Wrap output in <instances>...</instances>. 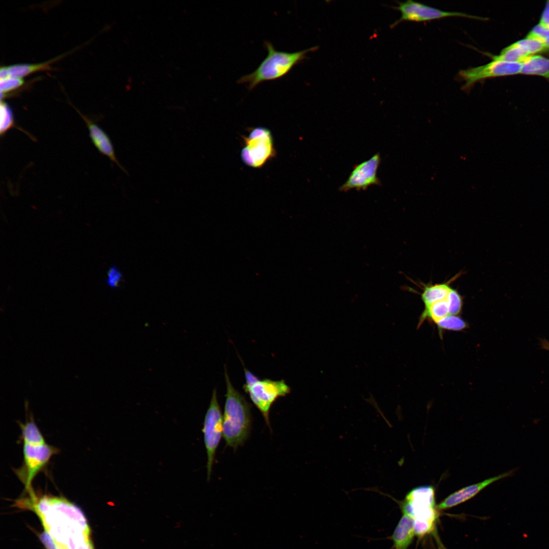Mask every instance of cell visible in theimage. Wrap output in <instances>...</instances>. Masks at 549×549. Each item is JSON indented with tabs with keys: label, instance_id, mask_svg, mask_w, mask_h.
Returning a JSON list of instances; mask_svg holds the SVG:
<instances>
[{
	"label": "cell",
	"instance_id": "1",
	"mask_svg": "<svg viewBox=\"0 0 549 549\" xmlns=\"http://www.w3.org/2000/svg\"><path fill=\"white\" fill-rule=\"evenodd\" d=\"M226 400L223 416V436L226 445L236 449L248 439L251 428V406L245 396L233 386L226 367Z\"/></svg>",
	"mask_w": 549,
	"mask_h": 549
},
{
	"label": "cell",
	"instance_id": "2",
	"mask_svg": "<svg viewBox=\"0 0 549 549\" xmlns=\"http://www.w3.org/2000/svg\"><path fill=\"white\" fill-rule=\"evenodd\" d=\"M267 55L252 73L240 77L237 82L245 83L251 90L259 84L280 79L287 74L296 65L306 58L308 53L316 51L318 46L294 52L278 51L269 41L264 42Z\"/></svg>",
	"mask_w": 549,
	"mask_h": 549
},
{
	"label": "cell",
	"instance_id": "3",
	"mask_svg": "<svg viewBox=\"0 0 549 549\" xmlns=\"http://www.w3.org/2000/svg\"><path fill=\"white\" fill-rule=\"evenodd\" d=\"M400 505L402 513L413 518L416 536H424L434 528L438 517V508L433 486L423 485L412 489Z\"/></svg>",
	"mask_w": 549,
	"mask_h": 549
},
{
	"label": "cell",
	"instance_id": "4",
	"mask_svg": "<svg viewBox=\"0 0 549 549\" xmlns=\"http://www.w3.org/2000/svg\"><path fill=\"white\" fill-rule=\"evenodd\" d=\"M243 368L246 381L243 389L269 425L270 408L278 399L289 394L290 388L284 380L260 379L246 368Z\"/></svg>",
	"mask_w": 549,
	"mask_h": 549
},
{
	"label": "cell",
	"instance_id": "5",
	"mask_svg": "<svg viewBox=\"0 0 549 549\" xmlns=\"http://www.w3.org/2000/svg\"><path fill=\"white\" fill-rule=\"evenodd\" d=\"M58 452V448L47 443L38 445L23 444V463L19 468L14 470V472L24 484L26 492L33 489L32 482L35 477Z\"/></svg>",
	"mask_w": 549,
	"mask_h": 549
},
{
	"label": "cell",
	"instance_id": "6",
	"mask_svg": "<svg viewBox=\"0 0 549 549\" xmlns=\"http://www.w3.org/2000/svg\"><path fill=\"white\" fill-rule=\"evenodd\" d=\"M244 145L241 158L244 163L253 168H260L276 155L272 135L263 127L253 129L243 138Z\"/></svg>",
	"mask_w": 549,
	"mask_h": 549
},
{
	"label": "cell",
	"instance_id": "7",
	"mask_svg": "<svg viewBox=\"0 0 549 549\" xmlns=\"http://www.w3.org/2000/svg\"><path fill=\"white\" fill-rule=\"evenodd\" d=\"M207 454V479L210 480L217 449L223 435V416L215 388L206 412L202 429Z\"/></svg>",
	"mask_w": 549,
	"mask_h": 549
},
{
	"label": "cell",
	"instance_id": "8",
	"mask_svg": "<svg viewBox=\"0 0 549 549\" xmlns=\"http://www.w3.org/2000/svg\"><path fill=\"white\" fill-rule=\"evenodd\" d=\"M398 4L399 6L392 8L400 11L401 15L398 20L390 25L391 28L405 21L424 22L450 17H464L484 21L488 20L487 18L463 12L443 11L412 0L398 2Z\"/></svg>",
	"mask_w": 549,
	"mask_h": 549
},
{
	"label": "cell",
	"instance_id": "9",
	"mask_svg": "<svg viewBox=\"0 0 549 549\" xmlns=\"http://www.w3.org/2000/svg\"><path fill=\"white\" fill-rule=\"evenodd\" d=\"M522 64L492 60L490 63L465 70L458 74L459 79L464 82V90H469L477 82L483 80L521 74Z\"/></svg>",
	"mask_w": 549,
	"mask_h": 549
},
{
	"label": "cell",
	"instance_id": "10",
	"mask_svg": "<svg viewBox=\"0 0 549 549\" xmlns=\"http://www.w3.org/2000/svg\"><path fill=\"white\" fill-rule=\"evenodd\" d=\"M380 162V155L377 153L369 160L355 165L339 190L344 192L353 189L357 191L365 190L371 186L380 185L377 170Z\"/></svg>",
	"mask_w": 549,
	"mask_h": 549
},
{
	"label": "cell",
	"instance_id": "11",
	"mask_svg": "<svg viewBox=\"0 0 549 549\" xmlns=\"http://www.w3.org/2000/svg\"><path fill=\"white\" fill-rule=\"evenodd\" d=\"M517 469L514 468L498 475L464 487L448 496L437 505V508L439 510H444L461 504L474 497L491 484L500 479L513 476Z\"/></svg>",
	"mask_w": 549,
	"mask_h": 549
},
{
	"label": "cell",
	"instance_id": "12",
	"mask_svg": "<svg viewBox=\"0 0 549 549\" xmlns=\"http://www.w3.org/2000/svg\"><path fill=\"white\" fill-rule=\"evenodd\" d=\"M74 108L86 124L89 137L98 150L102 155L108 157L111 162L115 163L122 171L127 173L126 169L118 161L112 141L106 133L94 121L83 115L75 107Z\"/></svg>",
	"mask_w": 549,
	"mask_h": 549
},
{
	"label": "cell",
	"instance_id": "13",
	"mask_svg": "<svg viewBox=\"0 0 549 549\" xmlns=\"http://www.w3.org/2000/svg\"><path fill=\"white\" fill-rule=\"evenodd\" d=\"M402 514L390 537L394 549H408L415 535L413 518L407 514Z\"/></svg>",
	"mask_w": 549,
	"mask_h": 549
},
{
	"label": "cell",
	"instance_id": "14",
	"mask_svg": "<svg viewBox=\"0 0 549 549\" xmlns=\"http://www.w3.org/2000/svg\"><path fill=\"white\" fill-rule=\"evenodd\" d=\"M65 55H66L65 54L41 63L21 64L3 66L0 69L1 79L10 77L23 78L36 72L51 70H52L51 65Z\"/></svg>",
	"mask_w": 549,
	"mask_h": 549
},
{
	"label": "cell",
	"instance_id": "15",
	"mask_svg": "<svg viewBox=\"0 0 549 549\" xmlns=\"http://www.w3.org/2000/svg\"><path fill=\"white\" fill-rule=\"evenodd\" d=\"M521 74L540 76L549 80V58L539 55L530 56L522 64Z\"/></svg>",
	"mask_w": 549,
	"mask_h": 549
},
{
	"label": "cell",
	"instance_id": "16",
	"mask_svg": "<svg viewBox=\"0 0 549 549\" xmlns=\"http://www.w3.org/2000/svg\"><path fill=\"white\" fill-rule=\"evenodd\" d=\"M450 288L448 283L426 286L421 294L424 308L445 299Z\"/></svg>",
	"mask_w": 549,
	"mask_h": 549
},
{
	"label": "cell",
	"instance_id": "17",
	"mask_svg": "<svg viewBox=\"0 0 549 549\" xmlns=\"http://www.w3.org/2000/svg\"><path fill=\"white\" fill-rule=\"evenodd\" d=\"M19 426L23 444L38 445L47 443L43 434L33 419L24 423L20 422Z\"/></svg>",
	"mask_w": 549,
	"mask_h": 549
},
{
	"label": "cell",
	"instance_id": "18",
	"mask_svg": "<svg viewBox=\"0 0 549 549\" xmlns=\"http://www.w3.org/2000/svg\"><path fill=\"white\" fill-rule=\"evenodd\" d=\"M446 298L424 308L420 317L418 327L426 319H430L436 324L439 320L449 315L448 304Z\"/></svg>",
	"mask_w": 549,
	"mask_h": 549
},
{
	"label": "cell",
	"instance_id": "19",
	"mask_svg": "<svg viewBox=\"0 0 549 549\" xmlns=\"http://www.w3.org/2000/svg\"><path fill=\"white\" fill-rule=\"evenodd\" d=\"M492 60H501L510 63L522 64L528 57L515 43V42L504 48L498 55H492L487 53Z\"/></svg>",
	"mask_w": 549,
	"mask_h": 549
},
{
	"label": "cell",
	"instance_id": "20",
	"mask_svg": "<svg viewBox=\"0 0 549 549\" xmlns=\"http://www.w3.org/2000/svg\"><path fill=\"white\" fill-rule=\"evenodd\" d=\"M1 124H0V135L1 137L4 136L6 133L11 129L15 128L25 133L30 138L34 140V137L28 132L17 126L15 124L13 113L9 105L1 100L0 105Z\"/></svg>",
	"mask_w": 549,
	"mask_h": 549
},
{
	"label": "cell",
	"instance_id": "21",
	"mask_svg": "<svg viewBox=\"0 0 549 549\" xmlns=\"http://www.w3.org/2000/svg\"><path fill=\"white\" fill-rule=\"evenodd\" d=\"M439 333L441 334L442 330H448L453 331H461L467 328V323L462 318L458 315H448L439 320L436 323Z\"/></svg>",
	"mask_w": 549,
	"mask_h": 549
},
{
	"label": "cell",
	"instance_id": "22",
	"mask_svg": "<svg viewBox=\"0 0 549 549\" xmlns=\"http://www.w3.org/2000/svg\"><path fill=\"white\" fill-rule=\"evenodd\" d=\"M515 42L528 56L537 55V53L547 51L544 44L536 39L526 37Z\"/></svg>",
	"mask_w": 549,
	"mask_h": 549
},
{
	"label": "cell",
	"instance_id": "23",
	"mask_svg": "<svg viewBox=\"0 0 549 549\" xmlns=\"http://www.w3.org/2000/svg\"><path fill=\"white\" fill-rule=\"evenodd\" d=\"M446 299L448 304L449 315H459L463 307V299L459 292L451 288Z\"/></svg>",
	"mask_w": 549,
	"mask_h": 549
},
{
	"label": "cell",
	"instance_id": "24",
	"mask_svg": "<svg viewBox=\"0 0 549 549\" xmlns=\"http://www.w3.org/2000/svg\"><path fill=\"white\" fill-rule=\"evenodd\" d=\"M23 78L10 77L0 80L1 99L3 100L8 92L17 89L23 84Z\"/></svg>",
	"mask_w": 549,
	"mask_h": 549
},
{
	"label": "cell",
	"instance_id": "25",
	"mask_svg": "<svg viewBox=\"0 0 549 549\" xmlns=\"http://www.w3.org/2000/svg\"><path fill=\"white\" fill-rule=\"evenodd\" d=\"M528 38H534L541 41L549 50V30H546L538 24L534 26L526 36Z\"/></svg>",
	"mask_w": 549,
	"mask_h": 549
},
{
	"label": "cell",
	"instance_id": "26",
	"mask_svg": "<svg viewBox=\"0 0 549 549\" xmlns=\"http://www.w3.org/2000/svg\"><path fill=\"white\" fill-rule=\"evenodd\" d=\"M123 280V274L115 265H113L109 268L107 271L106 284L109 287L118 288Z\"/></svg>",
	"mask_w": 549,
	"mask_h": 549
},
{
	"label": "cell",
	"instance_id": "27",
	"mask_svg": "<svg viewBox=\"0 0 549 549\" xmlns=\"http://www.w3.org/2000/svg\"><path fill=\"white\" fill-rule=\"evenodd\" d=\"M39 538L46 549H58L57 542L47 530L45 529Z\"/></svg>",
	"mask_w": 549,
	"mask_h": 549
},
{
	"label": "cell",
	"instance_id": "28",
	"mask_svg": "<svg viewBox=\"0 0 549 549\" xmlns=\"http://www.w3.org/2000/svg\"><path fill=\"white\" fill-rule=\"evenodd\" d=\"M538 24L544 29L549 30V0L546 2Z\"/></svg>",
	"mask_w": 549,
	"mask_h": 549
},
{
	"label": "cell",
	"instance_id": "29",
	"mask_svg": "<svg viewBox=\"0 0 549 549\" xmlns=\"http://www.w3.org/2000/svg\"><path fill=\"white\" fill-rule=\"evenodd\" d=\"M541 346L542 348L549 351V342L545 339L541 340Z\"/></svg>",
	"mask_w": 549,
	"mask_h": 549
},
{
	"label": "cell",
	"instance_id": "30",
	"mask_svg": "<svg viewBox=\"0 0 549 549\" xmlns=\"http://www.w3.org/2000/svg\"><path fill=\"white\" fill-rule=\"evenodd\" d=\"M58 549H68L65 545L57 542Z\"/></svg>",
	"mask_w": 549,
	"mask_h": 549
}]
</instances>
